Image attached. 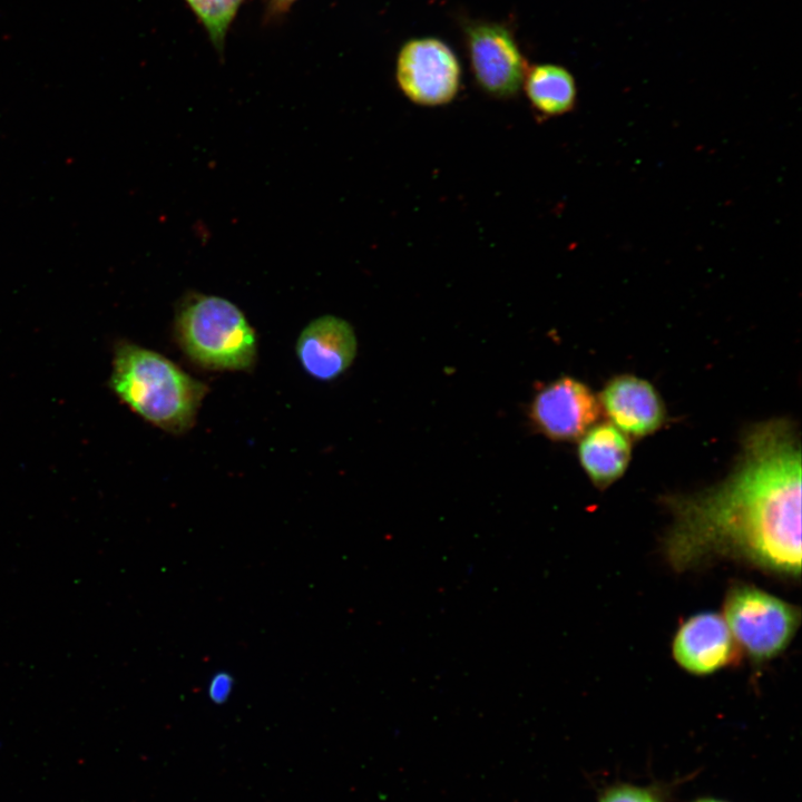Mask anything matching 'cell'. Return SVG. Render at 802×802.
I'll use <instances>...</instances> for the list:
<instances>
[{"instance_id":"cell-1","label":"cell","mask_w":802,"mask_h":802,"mask_svg":"<svg viewBox=\"0 0 802 802\" xmlns=\"http://www.w3.org/2000/svg\"><path fill=\"white\" fill-rule=\"evenodd\" d=\"M663 549L676 571L728 558L784 579L801 576V447L793 424L751 428L720 483L666 499Z\"/></svg>"},{"instance_id":"cell-2","label":"cell","mask_w":802,"mask_h":802,"mask_svg":"<svg viewBox=\"0 0 802 802\" xmlns=\"http://www.w3.org/2000/svg\"><path fill=\"white\" fill-rule=\"evenodd\" d=\"M109 389L131 411L172 433L195 423L207 387L165 355L120 340L114 346Z\"/></svg>"},{"instance_id":"cell-3","label":"cell","mask_w":802,"mask_h":802,"mask_svg":"<svg viewBox=\"0 0 802 802\" xmlns=\"http://www.w3.org/2000/svg\"><path fill=\"white\" fill-rule=\"evenodd\" d=\"M175 335L180 349L196 364L209 370H250L256 360L254 329L231 301L189 293L179 302Z\"/></svg>"},{"instance_id":"cell-4","label":"cell","mask_w":802,"mask_h":802,"mask_svg":"<svg viewBox=\"0 0 802 802\" xmlns=\"http://www.w3.org/2000/svg\"><path fill=\"white\" fill-rule=\"evenodd\" d=\"M723 618L741 652L755 664L783 653L801 623V609L756 586L733 584L723 602Z\"/></svg>"},{"instance_id":"cell-5","label":"cell","mask_w":802,"mask_h":802,"mask_svg":"<svg viewBox=\"0 0 802 802\" xmlns=\"http://www.w3.org/2000/svg\"><path fill=\"white\" fill-rule=\"evenodd\" d=\"M464 43L479 88L497 99L515 97L529 67L508 23L464 20Z\"/></svg>"},{"instance_id":"cell-6","label":"cell","mask_w":802,"mask_h":802,"mask_svg":"<svg viewBox=\"0 0 802 802\" xmlns=\"http://www.w3.org/2000/svg\"><path fill=\"white\" fill-rule=\"evenodd\" d=\"M395 80L413 104L443 106L460 90L461 67L444 41L433 37L413 38L403 43L397 56Z\"/></svg>"},{"instance_id":"cell-7","label":"cell","mask_w":802,"mask_h":802,"mask_svg":"<svg viewBox=\"0 0 802 802\" xmlns=\"http://www.w3.org/2000/svg\"><path fill=\"white\" fill-rule=\"evenodd\" d=\"M598 397L568 375L545 384L534 397L529 415L534 427L552 441L580 439L600 417Z\"/></svg>"},{"instance_id":"cell-8","label":"cell","mask_w":802,"mask_h":802,"mask_svg":"<svg viewBox=\"0 0 802 802\" xmlns=\"http://www.w3.org/2000/svg\"><path fill=\"white\" fill-rule=\"evenodd\" d=\"M740 653L723 616L710 610L685 619L672 643L677 665L697 676L711 675L733 665L740 659Z\"/></svg>"},{"instance_id":"cell-9","label":"cell","mask_w":802,"mask_h":802,"mask_svg":"<svg viewBox=\"0 0 802 802\" xmlns=\"http://www.w3.org/2000/svg\"><path fill=\"white\" fill-rule=\"evenodd\" d=\"M602 410L626 436L644 438L666 420L664 402L655 387L633 374L613 376L598 397Z\"/></svg>"},{"instance_id":"cell-10","label":"cell","mask_w":802,"mask_h":802,"mask_svg":"<svg viewBox=\"0 0 802 802\" xmlns=\"http://www.w3.org/2000/svg\"><path fill=\"white\" fill-rule=\"evenodd\" d=\"M356 346L351 324L327 314L314 319L302 330L295 352L307 374L320 381H332L350 368Z\"/></svg>"},{"instance_id":"cell-11","label":"cell","mask_w":802,"mask_h":802,"mask_svg":"<svg viewBox=\"0 0 802 802\" xmlns=\"http://www.w3.org/2000/svg\"><path fill=\"white\" fill-rule=\"evenodd\" d=\"M632 458V443L610 422L595 423L579 439L578 459L589 480L599 489L617 481Z\"/></svg>"},{"instance_id":"cell-12","label":"cell","mask_w":802,"mask_h":802,"mask_svg":"<svg viewBox=\"0 0 802 802\" xmlns=\"http://www.w3.org/2000/svg\"><path fill=\"white\" fill-rule=\"evenodd\" d=\"M536 117L546 120L570 113L577 100L575 78L555 63L529 66L522 82Z\"/></svg>"},{"instance_id":"cell-13","label":"cell","mask_w":802,"mask_h":802,"mask_svg":"<svg viewBox=\"0 0 802 802\" xmlns=\"http://www.w3.org/2000/svg\"><path fill=\"white\" fill-rule=\"evenodd\" d=\"M205 30L216 53L224 55L227 33L245 0H183Z\"/></svg>"},{"instance_id":"cell-14","label":"cell","mask_w":802,"mask_h":802,"mask_svg":"<svg viewBox=\"0 0 802 802\" xmlns=\"http://www.w3.org/2000/svg\"><path fill=\"white\" fill-rule=\"evenodd\" d=\"M598 802H659V800L648 790L620 785L608 790Z\"/></svg>"},{"instance_id":"cell-15","label":"cell","mask_w":802,"mask_h":802,"mask_svg":"<svg viewBox=\"0 0 802 802\" xmlns=\"http://www.w3.org/2000/svg\"><path fill=\"white\" fill-rule=\"evenodd\" d=\"M299 0H263V22L276 23L283 20Z\"/></svg>"},{"instance_id":"cell-16","label":"cell","mask_w":802,"mask_h":802,"mask_svg":"<svg viewBox=\"0 0 802 802\" xmlns=\"http://www.w3.org/2000/svg\"><path fill=\"white\" fill-rule=\"evenodd\" d=\"M232 682L228 676L217 675L213 678L209 686V696L216 703H222L226 700L231 692Z\"/></svg>"},{"instance_id":"cell-17","label":"cell","mask_w":802,"mask_h":802,"mask_svg":"<svg viewBox=\"0 0 802 802\" xmlns=\"http://www.w3.org/2000/svg\"><path fill=\"white\" fill-rule=\"evenodd\" d=\"M696 802H724V801H720V800H715V799H702Z\"/></svg>"}]
</instances>
